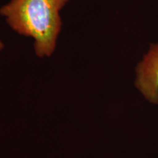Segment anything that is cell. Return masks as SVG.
I'll return each instance as SVG.
<instances>
[{"label": "cell", "instance_id": "6da1fadb", "mask_svg": "<svg viewBox=\"0 0 158 158\" xmlns=\"http://www.w3.org/2000/svg\"><path fill=\"white\" fill-rule=\"evenodd\" d=\"M69 0H10L0 7V15L13 31L34 40L40 58L49 57L56 49L62 27L60 16Z\"/></svg>", "mask_w": 158, "mask_h": 158}, {"label": "cell", "instance_id": "7a4b0ae2", "mask_svg": "<svg viewBox=\"0 0 158 158\" xmlns=\"http://www.w3.org/2000/svg\"><path fill=\"white\" fill-rule=\"evenodd\" d=\"M134 84L147 102L158 106V42L150 45L136 65Z\"/></svg>", "mask_w": 158, "mask_h": 158}, {"label": "cell", "instance_id": "3957f363", "mask_svg": "<svg viewBox=\"0 0 158 158\" xmlns=\"http://www.w3.org/2000/svg\"><path fill=\"white\" fill-rule=\"evenodd\" d=\"M4 48H5V44H4V43L2 41V40L0 39V51L3 50Z\"/></svg>", "mask_w": 158, "mask_h": 158}]
</instances>
